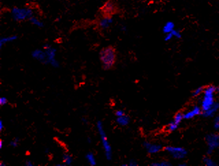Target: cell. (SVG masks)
<instances>
[{"label":"cell","instance_id":"obj_1","mask_svg":"<svg viewBox=\"0 0 219 166\" xmlns=\"http://www.w3.org/2000/svg\"><path fill=\"white\" fill-rule=\"evenodd\" d=\"M99 60L101 61L103 68L110 70L117 62V51L112 46L103 47L99 52Z\"/></svg>","mask_w":219,"mask_h":166},{"label":"cell","instance_id":"obj_2","mask_svg":"<svg viewBox=\"0 0 219 166\" xmlns=\"http://www.w3.org/2000/svg\"><path fill=\"white\" fill-rule=\"evenodd\" d=\"M96 127H97V130L98 131L99 136H100L101 143L103 151H104L105 157L107 160L110 161L112 159V148L110 142H108V140H107V136L105 131L104 127H103V122L101 120L97 121V124H96Z\"/></svg>","mask_w":219,"mask_h":166},{"label":"cell","instance_id":"obj_3","mask_svg":"<svg viewBox=\"0 0 219 166\" xmlns=\"http://www.w3.org/2000/svg\"><path fill=\"white\" fill-rule=\"evenodd\" d=\"M216 92V86L210 85L204 88L201 101V107L203 111H205L212 107L215 102L214 95Z\"/></svg>","mask_w":219,"mask_h":166},{"label":"cell","instance_id":"obj_4","mask_svg":"<svg viewBox=\"0 0 219 166\" xmlns=\"http://www.w3.org/2000/svg\"><path fill=\"white\" fill-rule=\"evenodd\" d=\"M11 16L15 21H24L34 16V11L28 7H14L11 10Z\"/></svg>","mask_w":219,"mask_h":166},{"label":"cell","instance_id":"obj_5","mask_svg":"<svg viewBox=\"0 0 219 166\" xmlns=\"http://www.w3.org/2000/svg\"><path fill=\"white\" fill-rule=\"evenodd\" d=\"M164 150L175 159H183L188 154L187 150L184 148L179 147V146H168L164 147Z\"/></svg>","mask_w":219,"mask_h":166},{"label":"cell","instance_id":"obj_6","mask_svg":"<svg viewBox=\"0 0 219 166\" xmlns=\"http://www.w3.org/2000/svg\"><path fill=\"white\" fill-rule=\"evenodd\" d=\"M43 49L47 54L48 64H50L53 68H58L60 67L59 62L56 59V49L53 47L52 45L49 44H45Z\"/></svg>","mask_w":219,"mask_h":166},{"label":"cell","instance_id":"obj_7","mask_svg":"<svg viewBox=\"0 0 219 166\" xmlns=\"http://www.w3.org/2000/svg\"><path fill=\"white\" fill-rule=\"evenodd\" d=\"M205 142L207 146V154L210 155L215 150L219 148V134L212 133L207 135Z\"/></svg>","mask_w":219,"mask_h":166},{"label":"cell","instance_id":"obj_8","mask_svg":"<svg viewBox=\"0 0 219 166\" xmlns=\"http://www.w3.org/2000/svg\"><path fill=\"white\" fill-rule=\"evenodd\" d=\"M103 16L112 17L118 12V6L113 0H107L100 8Z\"/></svg>","mask_w":219,"mask_h":166},{"label":"cell","instance_id":"obj_9","mask_svg":"<svg viewBox=\"0 0 219 166\" xmlns=\"http://www.w3.org/2000/svg\"><path fill=\"white\" fill-rule=\"evenodd\" d=\"M32 56L40 63L43 64H48L47 57L43 49H36L32 52Z\"/></svg>","mask_w":219,"mask_h":166},{"label":"cell","instance_id":"obj_10","mask_svg":"<svg viewBox=\"0 0 219 166\" xmlns=\"http://www.w3.org/2000/svg\"><path fill=\"white\" fill-rule=\"evenodd\" d=\"M145 149L147 150L148 154H154L160 153L163 149V146L159 144H153L149 142H145L143 143Z\"/></svg>","mask_w":219,"mask_h":166},{"label":"cell","instance_id":"obj_11","mask_svg":"<svg viewBox=\"0 0 219 166\" xmlns=\"http://www.w3.org/2000/svg\"><path fill=\"white\" fill-rule=\"evenodd\" d=\"M202 114V110L201 106L195 105L192 110L187 111L186 112L183 113V118L185 120H190L193 118L197 116V115Z\"/></svg>","mask_w":219,"mask_h":166},{"label":"cell","instance_id":"obj_12","mask_svg":"<svg viewBox=\"0 0 219 166\" xmlns=\"http://www.w3.org/2000/svg\"><path fill=\"white\" fill-rule=\"evenodd\" d=\"M112 23H113L112 17L103 16L101 19H99V26L101 29L105 30L110 28V27L112 24Z\"/></svg>","mask_w":219,"mask_h":166},{"label":"cell","instance_id":"obj_13","mask_svg":"<svg viewBox=\"0 0 219 166\" xmlns=\"http://www.w3.org/2000/svg\"><path fill=\"white\" fill-rule=\"evenodd\" d=\"M218 110H219V103H215L214 105L212 107L210 108L209 110H207L205 111H203L201 115L205 118H212L214 116L215 114L217 113Z\"/></svg>","mask_w":219,"mask_h":166},{"label":"cell","instance_id":"obj_14","mask_svg":"<svg viewBox=\"0 0 219 166\" xmlns=\"http://www.w3.org/2000/svg\"><path fill=\"white\" fill-rule=\"evenodd\" d=\"M130 120L131 119H130V117L129 116V115L125 114L123 115H122V116L117 117L116 122L119 126H126L129 124Z\"/></svg>","mask_w":219,"mask_h":166},{"label":"cell","instance_id":"obj_15","mask_svg":"<svg viewBox=\"0 0 219 166\" xmlns=\"http://www.w3.org/2000/svg\"><path fill=\"white\" fill-rule=\"evenodd\" d=\"M17 39V36L16 35H11L8 36L2 37L1 39H0V48H2L5 45L10 43V42H13Z\"/></svg>","mask_w":219,"mask_h":166},{"label":"cell","instance_id":"obj_16","mask_svg":"<svg viewBox=\"0 0 219 166\" xmlns=\"http://www.w3.org/2000/svg\"><path fill=\"white\" fill-rule=\"evenodd\" d=\"M175 29V25L174 24V22L167 21L163 26L162 32L164 34H168V33H171Z\"/></svg>","mask_w":219,"mask_h":166},{"label":"cell","instance_id":"obj_17","mask_svg":"<svg viewBox=\"0 0 219 166\" xmlns=\"http://www.w3.org/2000/svg\"><path fill=\"white\" fill-rule=\"evenodd\" d=\"M85 158H86V159L88 163V164H89L90 165L95 166V165H97V161H96L95 157L93 153H92L90 152L86 154Z\"/></svg>","mask_w":219,"mask_h":166},{"label":"cell","instance_id":"obj_18","mask_svg":"<svg viewBox=\"0 0 219 166\" xmlns=\"http://www.w3.org/2000/svg\"><path fill=\"white\" fill-rule=\"evenodd\" d=\"M63 161L65 166H69L71 165V164L73 163L74 159H73V157L71 154L68 153H64L63 155Z\"/></svg>","mask_w":219,"mask_h":166},{"label":"cell","instance_id":"obj_19","mask_svg":"<svg viewBox=\"0 0 219 166\" xmlns=\"http://www.w3.org/2000/svg\"><path fill=\"white\" fill-rule=\"evenodd\" d=\"M29 21L31 23L32 25L38 27V28H43L44 26L43 23L39 19H38L36 17L34 16V15L29 19Z\"/></svg>","mask_w":219,"mask_h":166},{"label":"cell","instance_id":"obj_20","mask_svg":"<svg viewBox=\"0 0 219 166\" xmlns=\"http://www.w3.org/2000/svg\"><path fill=\"white\" fill-rule=\"evenodd\" d=\"M179 125L177 124L175 122H174L173 120H172L171 122H170L168 124V125L166 127V131L167 132L171 133V132H174L177 129H178L179 127Z\"/></svg>","mask_w":219,"mask_h":166},{"label":"cell","instance_id":"obj_21","mask_svg":"<svg viewBox=\"0 0 219 166\" xmlns=\"http://www.w3.org/2000/svg\"><path fill=\"white\" fill-rule=\"evenodd\" d=\"M203 163H204L206 166H216L217 165V163L215 162L212 159H211L209 157H204L203 159Z\"/></svg>","mask_w":219,"mask_h":166},{"label":"cell","instance_id":"obj_22","mask_svg":"<svg viewBox=\"0 0 219 166\" xmlns=\"http://www.w3.org/2000/svg\"><path fill=\"white\" fill-rule=\"evenodd\" d=\"M184 119L183 118V113L182 112H178L173 118V121L175 122L177 124H178L179 125L181 124V122H182L183 120Z\"/></svg>","mask_w":219,"mask_h":166},{"label":"cell","instance_id":"obj_23","mask_svg":"<svg viewBox=\"0 0 219 166\" xmlns=\"http://www.w3.org/2000/svg\"><path fill=\"white\" fill-rule=\"evenodd\" d=\"M204 87L203 86H201L197 88H196V89L193 92V96L194 97H197V96H200L201 94H203V91H204Z\"/></svg>","mask_w":219,"mask_h":166},{"label":"cell","instance_id":"obj_24","mask_svg":"<svg viewBox=\"0 0 219 166\" xmlns=\"http://www.w3.org/2000/svg\"><path fill=\"white\" fill-rule=\"evenodd\" d=\"M151 166H171L172 164L169 161H162L159 162H154L151 164Z\"/></svg>","mask_w":219,"mask_h":166},{"label":"cell","instance_id":"obj_25","mask_svg":"<svg viewBox=\"0 0 219 166\" xmlns=\"http://www.w3.org/2000/svg\"><path fill=\"white\" fill-rule=\"evenodd\" d=\"M172 34V36H173V37L175 38H177V39H180V38H182V32H180V31L179 29H175L172 32H171Z\"/></svg>","mask_w":219,"mask_h":166},{"label":"cell","instance_id":"obj_26","mask_svg":"<svg viewBox=\"0 0 219 166\" xmlns=\"http://www.w3.org/2000/svg\"><path fill=\"white\" fill-rule=\"evenodd\" d=\"M19 142H20V140H19V139L18 137L14 138L13 140L10 141V146H11V147H13V148H16L19 146Z\"/></svg>","mask_w":219,"mask_h":166},{"label":"cell","instance_id":"obj_27","mask_svg":"<svg viewBox=\"0 0 219 166\" xmlns=\"http://www.w3.org/2000/svg\"><path fill=\"white\" fill-rule=\"evenodd\" d=\"M214 128L215 130L219 131V115H216L214 120Z\"/></svg>","mask_w":219,"mask_h":166},{"label":"cell","instance_id":"obj_28","mask_svg":"<svg viewBox=\"0 0 219 166\" xmlns=\"http://www.w3.org/2000/svg\"><path fill=\"white\" fill-rule=\"evenodd\" d=\"M173 36H172V33H168V34H164V40L166 42H168L171 40L172 38H173Z\"/></svg>","mask_w":219,"mask_h":166},{"label":"cell","instance_id":"obj_29","mask_svg":"<svg viewBox=\"0 0 219 166\" xmlns=\"http://www.w3.org/2000/svg\"><path fill=\"white\" fill-rule=\"evenodd\" d=\"M7 103H8L7 98L5 97V96H2V97L0 98V105L1 106L6 105Z\"/></svg>","mask_w":219,"mask_h":166},{"label":"cell","instance_id":"obj_30","mask_svg":"<svg viewBox=\"0 0 219 166\" xmlns=\"http://www.w3.org/2000/svg\"><path fill=\"white\" fill-rule=\"evenodd\" d=\"M125 111L123 110H118L116 111H115V115H116L117 117H120L122 116V115H125Z\"/></svg>","mask_w":219,"mask_h":166},{"label":"cell","instance_id":"obj_31","mask_svg":"<svg viewBox=\"0 0 219 166\" xmlns=\"http://www.w3.org/2000/svg\"><path fill=\"white\" fill-rule=\"evenodd\" d=\"M128 165H129V166H136V165H138V163H137V161H135L134 159H131L129 161Z\"/></svg>","mask_w":219,"mask_h":166},{"label":"cell","instance_id":"obj_32","mask_svg":"<svg viewBox=\"0 0 219 166\" xmlns=\"http://www.w3.org/2000/svg\"><path fill=\"white\" fill-rule=\"evenodd\" d=\"M25 165H26V166H33L34 163H32V161H31L30 160H28V161H25Z\"/></svg>","mask_w":219,"mask_h":166},{"label":"cell","instance_id":"obj_33","mask_svg":"<svg viewBox=\"0 0 219 166\" xmlns=\"http://www.w3.org/2000/svg\"><path fill=\"white\" fill-rule=\"evenodd\" d=\"M3 129H4V125H3V120H0V131H2L3 130Z\"/></svg>","mask_w":219,"mask_h":166},{"label":"cell","instance_id":"obj_34","mask_svg":"<svg viewBox=\"0 0 219 166\" xmlns=\"http://www.w3.org/2000/svg\"><path fill=\"white\" fill-rule=\"evenodd\" d=\"M3 141L1 140L0 141V149L2 150L3 148Z\"/></svg>","mask_w":219,"mask_h":166},{"label":"cell","instance_id":"obj_35","mask_svg":"<svg viewBox=\"0 0 219 166\" xmlns=\"http://www.w3.org/2000/svg\"><path fill=\"white\" fill-rule=\"evenodd\" d=\"M6 163L5 162H3V161H2L1 163H0V166H6Z\"/></svg>","mask_w":219,"mask_h":166},{"label":"cell","instance_id":"obj_36","mask_svg":"<svg viewBox=\"0 0 219 166\" xmlns=\"http://www.w3.org/2000/svg\"><path fill=\"white\" fill-rule=\"evenodd\" d=\"M87 141H88V143H89V144H90V143H91V139H90V137H88V140H87Z\"/></svg>","mask_w":219,"mask_h":166},{"label":"cell","instance_id":"obj_37","mask_svg":"<svg viewBox=\"0 0 219 166\" xmlns=\"http://www.w3.org/2000/svg\"><path fill=\"white\" fill-rule=\"evenodd\" d=\"M216 92L219 93V86H216Z\"/></svg>","mask_w":219,"mask_h":166},{"label":"cell","instance_id":"obj_38","mask_svg":"<svg viewBox=\"0 0 219 166\" xmlns=\"http://www.w3.org/2000/svg\"><path fill=\"white\" fill-rule=\"evenodd\" d=\"M186 164H179V166H186Z\"/></svg>","mask_w":219,"mask_h":166}]
</instances>
